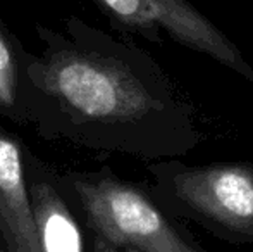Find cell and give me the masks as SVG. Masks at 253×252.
I'll list each match as a JSON object with an SVG mask.
<instances>
[{
  "label": "cell",
  "instance_id": "obj_1",
  "mask_svg": "<svg viewBox=\"0 0 253 252\" xmlns=\"http://www.w3.org/2000/svg\"><path fill=\"white\" fill-rule=\"evenodd\" d=\"M157 199L169 214L203 226L224 242L253 246V164L247 161L152 168Z\"/></svg>",
  "mask_w": 253,
  "mask_h": 252
},
{
  "label": "cell",
  "instance_id": "obj_4",
  "mask_svg": "<svg viewBox=\"0 0 253 252\" xmlns=\"http://www.w3.org/2000/svg\"><path fill=\"white\" fill-rule=\"evenodd\" d=\"M0 232L12 252H42L19 149L0 133Z\"/></svg>",
  "mask_w": 253,
  "mask_h": 252
},
{
  "label": "cell",
  "instance_id": "obj_2",
  "mask_svg": "<svg viewBox=\"0 0 253 252\" xmlns=\"http://www.w3.org/2000/svg\"><path fill=\"white\" fill-rule=\"evenodd\" d=\"M76 190L97 237L116 249L207 252L186 226L136 187L103 176L78 182Z\"/></svg>",
  "mask_w": 253,
  "mask_h": 252
},
{
  "label": "cell",
  "instance_id": "obj_3",
  "mask_svg": "<svg viewBox=\"0 0 253 252\" xmlns=\"http://www.w3.org/2000/svg\"><path fill=\"white\" fill-rule=\"evenodd\" d=\"M100 3L134 31L153 42L160 33L193 52L203 54L253 85V66L233 40L190 0H100Z\"/></svg>",
  "mask_w": 253,
  "mask_h": 252
},
{
  "label": "cell",
  "instance_id": "obj_8",
  "mask_svg": "<svg viewBox=\"0 0 253 252\" xmlns=\"http://www.w3.org/2000/svg\"><path fill=\"white\" fill-rule=\"evenodd\" d=\"M121 252H140V251H134V249H123Z\"/></svg>",
  "mask_w": 253,
  "mask_h": 252
},
{
  "label": "cell",
  "instance_id": "obj_7",
  "mask_svg": "<svg viewBox=\"0 0 253 252\" xmlns=\"http://www.w3.org/2000/svg\"><path fill=\"white\" fill-rule=\"evenodd\" d=\"M93 252H121L119 249L112 247L110 244H107L105 240H102L100 237H95L93 240Z\"/></svg>",
  "mask_w": 253,
  "mask_h": 252
},
{
  "label": "cell",
  "instance_id": "obj_5",
  "mask_svg": "<svg viewBox=\"0 0 253 252\" xmlns=\"http://www.w3.org/2000/svg\"><path fill=\"white\" fill-rule=\"evenodd\" d=\"M33 214L42 252H83L76 219L52 187L35 185Z\"/></svg>",
  "mask_w": 253,
  "mask_h": 252
},
{
  "label": "cell",
  "instance_id": "obj_6",
  "mask_svg": "<svg viewBox=\"0 0 253 252\" xmlns=\"http://www.w3.org/2000/svg\"><path fill=\"white\" fill-rule=\"evenodd\" d=\"M17 71L16 62L7 47L5 40L0 35V104L12 105L14 94H16Z\"/></svg>",
  "mask_w": 253,
  "mask_h": 252
}]
</instances>
